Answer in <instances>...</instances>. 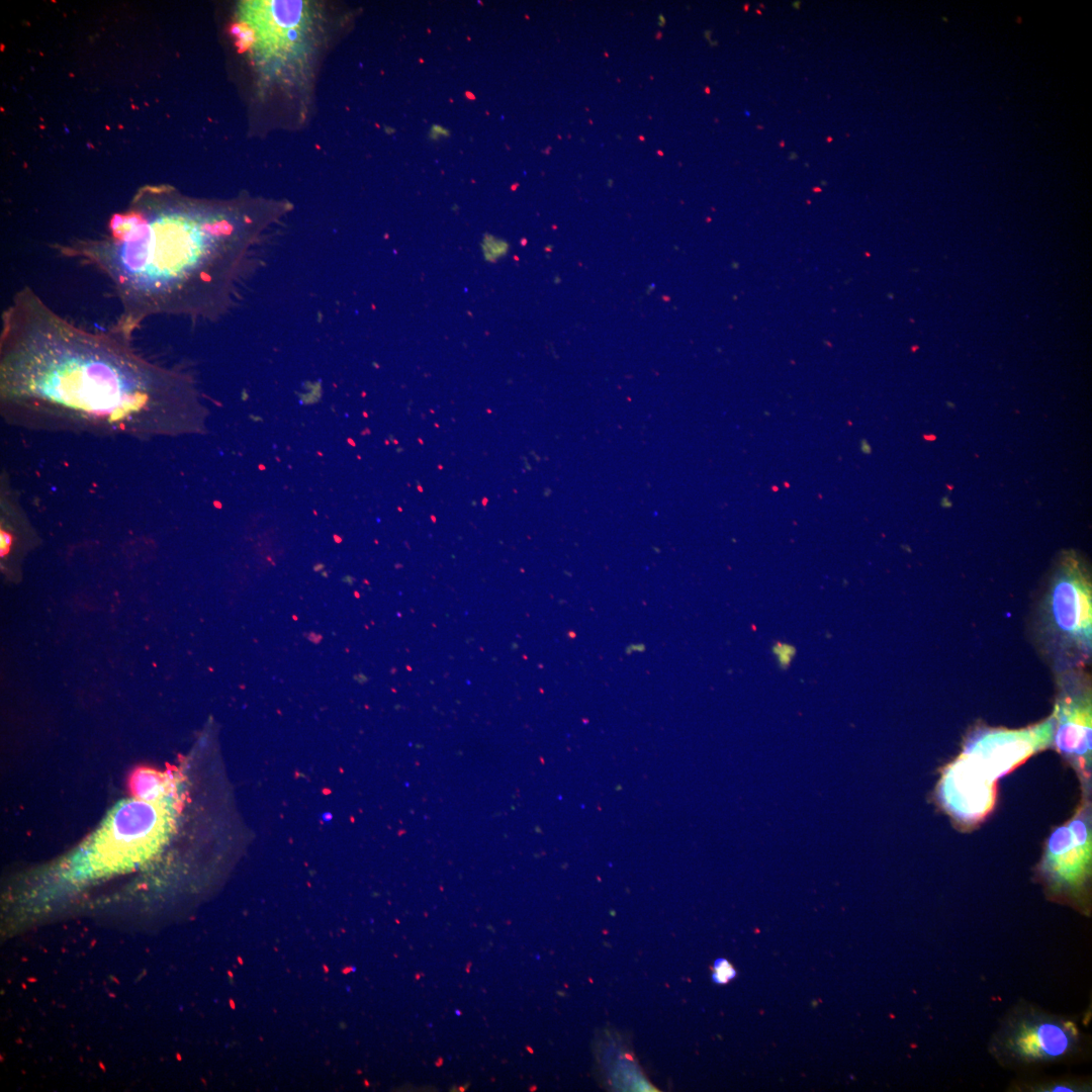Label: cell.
Wrapping results in <instances>:
<instances>
[{
  "mask_svg": "<svg viewBox=\"0 0 1092 1092\" xmlns=\"http://www.w3.org/2000/svg\"><path fill=\"white\" fill-rule=\"evenodd\" d=\"M1048 894L1086 906L1092 874V802L1081 796L1073 815L1046 838L1036 867Z\"/></svg>",
  "mask_w": 1092,
  "mask_h": 1092,
  "instance_id": "cell-6",
  "label": "cell"
},
{
  "mask_svg": "<svg viewBox=\"0 0 1092 1092\" xmlns=\"http://www.w3.org/2000/svg\"><path fill=\"white\" fill-rule=\"evenodd\" d=\"M164 199V189H147L106 235L54 248L108 280L120 305L112 330L129 341L150 317H221L263 264L266 238L249 217Z\"/></svg>",
  "mask_w": 1092,
  "mask_h": 1092,
  "instance_id": "cell-2",
  "label": "cell"
},
{
  "mask_svg": "<svg viewBox=\"0 0 1092 1092\" xmlns=\"http://www.w3.org/2000/svg\"><path fill=\"white\" fill-rule=\"evenodd\" d=\"M128 788L134 798L146 801L168 800L170 782L167 776L150 767L135 768L129 779Z\"/></svg>",
  "mask_w": 1092,
  "mask_h": 1092,
  "instance_id": "cell-11",
  "label": "cell"
},
{
  "mask_svg": "<svg viewBox=\"0 0 1092 1092\" xmlns=\"http://www.w3.org/2000/svg\"><path fill=\"white\" fill-rule=\"evenodd\" d=\"M170 826L168 800H126L110 812L86 845L82 860L95 876L133 868L158 851Z\"/></svg>",
  "mask_w": 1092,
  "mask_h": 1092,
  "instance_id": "cell-4",
  "label": "cell"
},
{
  "mask_svg": "<svg viewBox=\"0 0 1092 1092\" xmlns=\"http://www.w3.org/2000/svg\"><path fill=\"white\" fill-rule=\"evenodd\" d=\"M192 379L136 352L109 331L81 328L29 286L1 315L0 412L30 431L175 436L199 406Z\"/></svg>",
  "mask_w": 1092,
  "mask_h": 1092,
  "instance_id": "cell-1",
  "label": "cell"
},
{
  "mask_svg": "<svg viewBox=\"0 0 1092 1092\" xmlns=\"http://www.w3.org/2000/svg\"><path fill=\"white\" fill-rule=\"evenodd\" d=\"M998 781L981 766L959 753L940 770L934 788V801L957 828L970 831L993 811Z\"/></svg>",
  "mask_w": 1092,
  "mask_h": 1092,
  "instance_id": "cell-9",
  "label": "cell"
},
{
  "mask_svg": "<svg viewBox=\"0 0 1092 1092\" xmlns=\"http://www.w3.org/2000/svg\"><path fill=\"white\" fill-rule=\"evenodd\" d=\"M448 136H450L449 129L441 124H432L428 132V138L431 141H438L442 138Z\"/></svg>",
  "mask_w": 1092,
  "mask_h": 1092,
  "instance_id": "cell-14",
  "label": "cell"
},
{
  "mask_svg": "<svg viewBox=\"0 0 1092 1092\" xmlns=\"http://www.w3.org/2000/svg\"><path fill=\"white\" fill-rule=\"evenodd\" d=\"M772 652L779 665L787 668L796 654V648L792 645L778 642L772 646Z\"/></svg>",
  "mask_w": 1092,
  "mask_h": 1092,
  "instance_id": "cell-13",
  "label": "cell"
},
{
  "mask_svg": "<svg viewBox=\"0 0 1092 1092\" xmlns=\"http://www.w3.org/2000/svg\"><path fill=\"white\" fill-rule=\"evenodd\" d=\"M1036 633L1056 673L1085 668L1092 649V587L1080 558L1066 553L1057 563L1039 602Z\"/></svg>",
  "mask_w": 1092,
  "mask_h": 1092,
  "instance_id": "cell-3",
  "label": "cell"
},
{
  "mask_svg": "<svg viewBox=\"0 0 1092 1092\" xmlns=\"http://www.w3.org/2000/svg\"><path fill=\"white\" fill-rule=\"evenodd\" d=\"M945 504H947V507H949L951 505L950 500L946 496L942 497V499H941V505L945 506Z\"/></svg>",
  "mask_w": 1092,
  "mask_h": 1092,
  "instance_id": "cell-16",
  "label": "cell"
},
{
  "mask_svg": "<svg viewBox=\"0 0 1092 1092\" xmlns=\"http://www.w3.org/2000/svg\"><path fill=\"white\" fill-rule=\"evenodd\" d=\"M1055 717L1021 728L980 725L968 732L961 752L999 781L1033 755L1053 747Z\"/></svg>",
  "mask_w": 1092,
  "mask_h": 1092,
  "instance_id": "cell-8",
  "label": "cell"
},
{
  "mask_svg": "<svg viewBox=\"0 0 1092 1092\" xmlns=\"http://www.w3.org/2000/svg\"><path fill=\"white\" fill-rule=\"evenodd\" d=\"M1072 1043L1071 1030L1064 1024L1053 1021L1026 1023L1011 1039L1015 1054L1030 1060L1064 1056L1070 1051Z\"/></svg>",
  "mask_w": 1092,
  "mask_h": 1092,
  "instance_id": "cell-10",
  "label": "cell"
},
{
  "mask_svg": "<svg viewBox=\"0 0 1092 1092\" xmlns=\"http://www.w3.org/2000/svg\"><path fill=\"white\" fill-rule=\"evenodd\" d=\"M861 449H862L863 453H870L871 452V448H870L868 443L862 444Z\"/></svg>",
  "mask_w": 1092,
  "mask_h": 1092,
  "instance_id": "cell-15",
  "label": "cell"
},
{
  "mask_svg": "<svg viewBox=\"0 0 1092 1092\" xmlns=\"http://www.w3.org/2000/svg\"><path fill=\"white\" fill-rule=\"evenodd\" d=\"M1053 746L1075 771L1081 796L1092 791V689L1085 668L1056 673Z\"/></svg>",
  "mask_w": 1092,
  "mask_h": 1092,
  "instance_id": "cell-7",
  "label": "cell"
},
{
  "mask_svg": "<svg viewBox=\"0 0 1092 1092\" xmlns=\"http://www.w3.org/2000/svg\"><path fill=\"white\" fill-rule=\"evenodd\" d=\"M239 37L257 64L279 72L296 62L312 33L306 2L251 0L239 5Z\"/></svg>",
  "mask_w": 1092,
  "mask_h": 1092,
  "instance_id": "cell-5",
  "label": "cell"
},
{
  "mask_svg": "<svg viewBox=\"0 0 1092 1092\" xmlns=\"http://www.w3.org/2000/svg\"><path fill=\"white\" fill-rule=\"evenodd\" d=\"M737 975L735 968L725 958L717 959L713 964L712 981L724 985L733 980Z\"/></svg>",
  "mask_w": 1092,
  "mask_h": 1092,
  "instance_id": "cell-12",
  "label": "cell"
}]
</instances>
